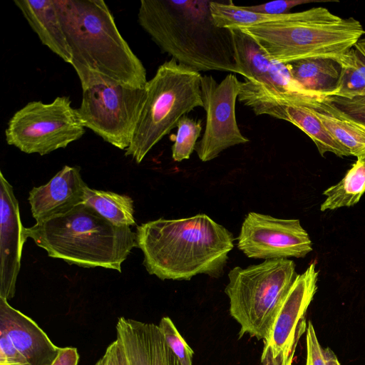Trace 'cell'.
Returning <instances> with one entry per match:
<instances>
[{"label": "cell", "mask_w": 365, "mask_h": 365, "mask_svg": "<svg viewBox=\"0 0 365 365\" xmlns=\"http://www.w3.org/2000/svg\"><path fill=\"white\" fill-rule=\"evenodd\" d=\"M237 245L247 257L265 260L304 257L312 250V241L299 220L255 212L246 215Z\"/></svg>", "instance_id": "12"}, {"label": "cell", "mask_w": 365, "mask_h": 365, "mask_svg": "<svg viewBox=\"0 0 365 365\" xmlns=\"http://www.w3.org/2000/svg\"><path fill=\"white\" fill-rule=\"evenodd\" d=\"M354 46L365 57V38H361ZM324 100L342 115L365 127V93L351 99L327 96Z\"/></svg>", "instance_id": "25"}, {"label": "cell", "mask_w": 365, "mask_h": 365, "mask_svg": "<svg viewBox=\"0 0 365 365\" xmlns=\"http://www.w3.org/2000/svg\"><path fill=\"white\" fill-rule=\"evenodd\" d=\"M250 36L273 61L282 63L311 58L339 62L365 34L361 23L324 7L288 13L282 20L237 28Z\"/></svg>", "instance_id": "5"}, {"label": "cell", "mask_w": 365, "mask_h": 365, "mask_svg": "<svg viewBox=\"0 0 365 365\" xmlns=\"http://www.w3.org/2000/svg\"><path fill=\"white\" fill-rule=\"evenodd\" d=\"M314 2L313 0H279L267 3H264L255 6H247L242 8L256 13L269 14V15H282L289 13V11L298 5L303 4Z\"/></svg>", "instance_id": "28"}, {"label": "cell", "mask_w": 365, "mask_h": 365, "mask_svg": "<svg viewBox=\"0 0 365 365\" xmlns=\"http://www.w3.org/2000/svg\"><path fill=\"white\" fill-rule=\"evenodd\" d=\"M295 263L287 258L266 259L228 273L225 292L230 314L240 324L239 339L247 334L267 341L280 306L298 275Z\"/></svg>", "instance_id": "7"}, {"label": "cell", "mask_w": 365, "mask_h": 365, "mask_svg": "<svg viewBox=\"0 0 365 365\" xmlns=\"http://www.w3.org/2000/svg\"><path fill=\"white\" fill-rule=\"evenodd\" d=\"M0 365H31L14 345L8 334L0 329Z\"/></svg>", "instance_id": "27"}, {"label": "cell", "mask_w": 365, "mask_h": 365, "mask_svg": "<svg viewBox=\"0 0 365 365\" xmlns=\"http://www.w3.org/2000/svg\"><path fill=\"white\" fill-rule=\"evenodd\" d=\"M209 0H141L138 21L160 48L198 72L239 74L230 29L217 26Z\"/></svg>", "instance_id": "3"}, {"label": "cell", "mask_w": 365, "mask_h": 365, "mask_svg": "<svg viewBox=\"0 0 365 365\" xmlns=\"http://www.w3.org/2000/svg\"><path fill=\"white\" fill-rule=\"evenodd\" d=\"M79 354L75 347H59L58 353L51 365H78Z\"/></svg>", "instance_id": "31"}, {"label": "cell", "mask_w": 365, "mask_h": 365, "mask_svg": "<svg viewBox=\"0 0 365 365\" xmlns=\"http://www.w3.org/2000/svg\"><path fill=\"white\" fill-rule=\"evenodd\" d=\"M94 365H124L117 339L106 348L103 356Z\"/></svg>", "instance_id": "30"}, {"label": "cell", "mask_w": 365, "mask_h": 365, "mask_svg": "<svg viewBox=\"0 0 365 365\" xmlns=\"http://www.w3.org/2000/svg\"><path fill=\"white\" fill-rule=\"evenodd\" d=\"M135 234L144 267L162 280H190L199 274L220 277L235 241L205 214L149 221L137 226Z\"/></svg>", "instance_id": "2"}, {"label": "cell", "mask_w": 365, "mask_h": 365, "mask_svg": "<svg viewBox=\"0 0 365 365\" xmlns=\"http://www.w3.org/2000/svg\"><path fill=\"white\" fill-rule=\"evenodd\" d=\"M14 3L41 43L71 64V53L58 15L55 0H14Z\"/></svg>", "instance_id": "17"}, {"label": "cell", "mask_w": 365, "mask_h": 365, "mask_svg": "<svg viewBox=\"0 0 365 365\" xmlns=\"http://www.w3.org/2000/svg\"><path fill=\"white\" fill-rule=\"evenodd\" d=\"M177 134L172 146V157L176 162L189 159L195 150L202 125L201 120H195L187 115L182 116L177 125Z\"/></svg>", "instance_id": "24"}, {"label": "cell", "mask_w": 365, "mask_h": 365, "mask_svg": "<svg viewBox=\"0 0 365 365\" xmlns=\"http://www.w3.org/2000/svg\"><path fill=\"white\" fill-rule=\"evenodd\" d=\"M324 356L326 365H340L336 356L331 349H324Z\"/></svg>", "instance_id": "32"}, {"label": "cell", "mask_w": 365, "mask_h": 365, "mask_svg": "<svg viewBox=\"0 0 365 365\" xmlns=\"http://www.w3.org/2000/svg\"><path fill=\"white\" fill-rule=\"evenodd\" d=\"M365 193V156L356 161L336 185L323 192L327 196L320 207L321 211L332 210L356 205Z\"/></svg>", "instance_id": "22"}, {"label": "cell", "mask_w": 365, "mask_h": 365, "mask_svg": "<svg viewBox=\"0 0 365 365\" xmlns=\"http://www.w3.org/2000/svg\"><path fill=\"white\" fill-rule=\"evenodd\" d=\"M286 65L292 78L307 91L327 97L338 86L341 66L334 59L311 58Z\"/></svg>", "instance_id": "18"}, {"label": "cell", "mask_w": 365, "mask_h": 365, "mask_svg": "<svg viewBox=\"0 0 365 365\" xmlns=\"http://www.w3.org/2000/svg\"><path fill=\"white\" fill-rule=\"evenodd\" d=\"M0 297L7 300L16 292L24 242L27 239L12 185L0 172Z\"/></svg>", "instance_id": "13"}, {"label": "cell", "mask_w": 365, "mask_h": 365, "mask_svg": "<svg viewBox=\"0 0 365 365\" xmlns=\"http://www.w3.org/2000/svg\"><path fill=\"white\" fill-rule=\"evenodd\" d=\"M341 74L338 86L329 96L346 99L365 93V57L354 46L339 61Z\"/></svg>", "instance_id": "23"}, {"label": "cell", "mask_w": 365, "mask_h": 365, "mask_svg": "<svg viewBox=\"0 0 365 365\" xmlns=\"http://www.w3.org/2000/svg\"><path fill=\"white\" fill-rule=\"evenodd\" d=\"M306 331L307 358L305 365H326L324 349L319 342L311 322H308Z\"/></svg>", "instance_id": "29"}, {"label": "cell", "mask_w": 365, "mask_h": 365, "mask_svg": "<svg viewBox=\"0 0 365 365\" xmlns=\"http://www.w3.org/2000/svg\"><path fill=\"white\" fill-rule=\"evenodd\" d=\"M167 344L178 357L182 365H192L193 350L181 336L168 317L160 319L158 325Z\"/></svg>", "instance_id": "26"}, {"label": "cell", "mask_w": 365, "mask_h": 365, "mask_svg": "<svg viewBox=\"0 0 365 365\" xmlns=\"http://www.w3.org/2000/svg\"><path fill=\"white\" fill-rule=\"evenodd\" d=\"M86 186L79 167L65 165L46 184L34 187L29 192L33 217L40 222L83 203Z\"/></svg>", "instance_id": "15"}, {"label": "cell", "mask_w": 365, "mask_h": 365, "mask_svg": "<svg viewBox=\"0 0 365 365\" xmlns=\"http://www.w3.org/2000/svg\"><path fill=\"white\" fill-rule=\"evenodd\" d=\"M116 334L124 365H182L158 325L121 317Z\"/></svg>", "instance_id": "14"}, {"label": "cell", "mask_w": 365, "mask_h": 365, "mask_svg": "<svg viewBox=\"0 0 365 365\" xmlns=\"http://www.w3.org/2000/svg\"><path fill=\"white\" fill-rule=\"evenodd\" d=\"M25 233L51 257L119 272L131 250L138 247L136 234L130 227L111 223L83 203L36 222L26 228Z\"/></svg>", "instance_id": "4"}, {"label": "cell", "mask_w": 365, "mask_h": 365, "mask_svg": "<svg viewBox=\"0 0 365 365\" xmlns=\"http://www.w3.org/2000/svg\"><path fill=\"white\" fill-rule=\"evenodd\" d=\"M82 90L98 85L143 88L142 61L119 32L102 0H55Z\"/></svg>", "instance_id": "1"}, {"label": "cell", "mask_w": 365, "mask_h": 365, "mask_svg": "<svg viewBox=\"0 0 365 365\" xmlns=\"http://www.w3.org/2000/svg\"><path fill=\"white\" fill-rule=\"evenodd\" d=\"M83 203L114 225L130 227L135 224L133 200L128 195L96 190L87 185Z\"/></svg>", "instance_id": "21"}, {"label": "cell", "mask_w": 365, "mask_h": 365, "mask_svg": "<svg viewBox=\"0 0 365 365\" xmlns=\"http://www.w3.org/2000/svg\"><path fill=\"white\" fill-rule=\"evenodd\" d=\"M241 83L233 73L227 75L220 83L211 76H202L200 88L206 124L195 150L202 162L215 159L230 147L249 142L242 134L235 115Z\"/></svg>", "instance_id": "10"}, {"label": "cell", "mask_w": 365, "mask_h": 365, "mask_svg": "<svg viewBox=\"0 0 365 365\" xmlns=\"http://www.w3.org/2000/svg\"><path fill=\"white\" fill-rule=\"evenodd\" d=\"M0 329L6 331L16 348L31 365H51L58 355L56 346L31 318L0 297Z\"/></svg>", "instance_id": "16"}, {"label": "cell", "mask_w": 365, "mask_h": 365, "mask_svg": "<svg viewBox=\"0 0 365 365\" xmlns=\"http://www.w3.org/2000/svg\"><path fill=\"white\" fill-rule=\"evenodd\" d=\"M316 262L298 274L277 314L268 339L264 341L261 365H292L298 341L307 329L305 313L317 289Z\"/></svg>", "instance_id": "11"}, {"label": "cell", "mask_w": 365, "mask_h": 365, "mask_svg": "<svg viewBox=\"0 0 365 365\" xmlns=\"http://www.w3.org/2000/svg\"><path fill=\"white\" fill-rule=\"evenodd\" d=\"M309 108L351 155L365 156V127L363 125L342 115L325 100Z\"/></svg>", "instance_id": "19"}, {"label": "cell", "mask_w": 365, "mask_h": 365, "mask_svg": "<svg viewBox=\"0 0 365 365\" xmlns=\"http://www.w3.org/2000/svg\"><path fill=\"white\" fill-rule=\"evenodd\" d=\"M84 133L85 126L68 96L56 97L49 103H28L13 115L5 130L9 145L40 155L65 148Z\"/></svg>", "instance_id": "8"}, {"label": "cell", "mask_w": 365, "mask_h": 365, "mask_svg": "<svg viewBox=\"0 0 365 365\" xmlns=\"http://www.w3.org/2000/svg\"><path fill=\"white\" fill-rule=\"evenodd\" d=\"M230 30L239 74L245 81H261L269 72L273 60L250 36L240 29Z\"/></svg>", "instance_id": "20"}, {"label": "cell", "mask_w": 365, "mask_h": 365, "mask_svg": "<svg viewBox=\"0 0 365 365\" xmlns=\"http://www.w3.org/2000/svg\"><path fill=\"white\" fill-rule=\"evenodd\" d=\"M145 96V88L98 85L83 91L77 111L85 128L112 145L126 150L131 143Z\"/></svg>", "instance_id": "9"}, {"label": "cell", "mask_w": 365, "mask_h": 365, "mask_svg": "<svg viewBox=\"0 0 365 365\" xmlns=\"http://www.w3.org/2000/svg\"><path fill=\"white\" fill-rule=\"evenodd\" d=\"M200 72L171 58L161 64L148 81L140 115L125 155L140 163L180 119L202 107Z\"/></svg>", "instance_id": "6"}]
</instances>
